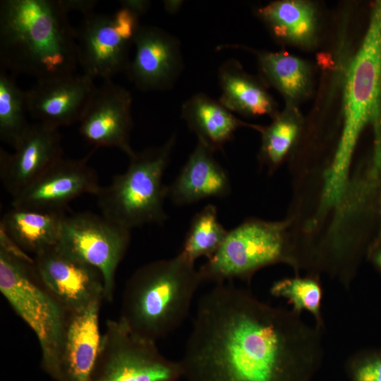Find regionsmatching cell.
Here are the masks:
<instances>
[{
	"mask_svg": "<svg viewBox=\"0 0 381 381\" xmlns=\"http://www.w3.org/2000/svg\"><path fill=\"white\" fill-rule=\"evenodd\" d=\"M213 153L198 142L176 179L168 186L167 197L173 203L189 205L229 195L230 179Z\"/></svg>",
	"mask_w": 381,
	"mask_h": 381,
	"instance_id": "obj_18",
	"label": "cell"
},
{
	"mask_svg": "<svg viewBox=\"0 0 381 381\" xmlns=\"http://www.w3.org/2000/svg\"><path fill=\"white\" fill-rule=\"evenodd\" d=\"M228 231L219 222L215 205H205L192 219L181 253L195 262L211 258L222 245Z\"/></svg>",
	"mask_w": 381,
	"mask_h": 381,
	"instance_id": "obj_24",
	"label": "cell"
},
{
	"mask_svg": "<svg viewBox=\"0 0 381 381\" xmlns=\"http://www.w3.org/2000/svg\"><path fill=\"white\" fill-rule=\"evenodd\" d=\"M381 102V0L371 11L363 42L351 62L344 89V127L325 188L341 193L358 137L377 119Z\"/></svg>",
	"mask_w": 381,
	"mask_h": 381,
	"instance_id": "obj_4",
	"label": "cell"
},
{
	"mask_svg": "<svg viewBox=\"0 0 381 381\" xmlns=\"http://www.w3.org/2000/svg\"><path fill=\"white\" fill-rule=\"evenodd\" d=\"M92 151L79 159H64L53 164L17 196L12 207L64 212L74 199L85 194L97 195L102 186L87 161Z\"/></svg>",
	"mask_w": 381,
	"mask_h": 381,
	"instance_id": "obj_11",
	"label": "cell"
},
{
	"mask_svg": "<svg viewBox=\"0 0 381 381\" xmlns=\"http://www.w3.org/2000/svg\"><path fill=\"white\" fill-rule=\"evenodd\" d=\"M322 330L301 314L219 283L198 300L179 362L186 381H312Z\"/></svg>",
	"mask_w": 381,
	"mask_h": 381,
	"instance_id": "obj_1",
	"label": "cell"
},
{
	"mask_svg": "<svg viewBox=\"0 0 381 381\" xmlns=\"http://www.w3.org/2000/svg\"><path fill=\"white\" fill-rule=\"evenodd\" d=\"M181 117L193 132L198 142L213 152L222 150L233 139L236 130L248 125L234 116L219 100L198 92L182 104Z\"/></svg>",
	"mask_w": 381,
	"mask_h": 381,
	"instance_id": "obj_19",
	"label": "cell"
},
{
	"mask_svg": "<svg viewBox=\"0 0 381 381\" xmlns=\"http://www.w3.org/2000/svg\"><path fill=\"white\" fill-rule=\"evenodd\" d=\"M202 282L195 262L181 253L147 263L126 282L119 319L135 334L157 342L186 320Z\"/></svg>",
	"mask_w": 381,
	"mask_h": 381,
	"instance_id": "obj_3",
	"label": "cell"
},
{
	"mask_svg": "<svg viewBox=\"0 0 381 381\" xmlns=\"http://www.w3.org/2000/svg\"><path fill=\"white\" fill-rule=\"evenodd\" d=\"M183 2L181 0H165L163 1V4L165 11L168 13L175 14L180 10Z\"/></svg>",
	"mask_w": 381,
	"mask_h": 381,
	"instance_id": "obj_33",
	"label": "cell"
},
{
	"mask_svg": "<svg viewBox=\"0 0 381 381\" xmlns=\"http://www.w3.org/2000/svg\"><path fill=\"white\" fill-rule=\"evenodd\" d=\"M135 55L126 72L142 91L171 89L183 68L181 43L167 31L141 25L133 40Z\"/></svg>",
	"mask_w": 381,
	"mask_h": 381,
	"instance_id": "obj_13",
	"label": "cell"
},
{
	"mask_svg": "<svg viewBox=\"0 0 381 381\" xmlns=\"http://www.w3.org/2000/svg\"><path fill=\"white\" fill-rule=\"evenodd\" d=\"M270 292L274 297L286 299L294 312L301 314L303 310L308 311L313 316L315 325L325 328L322 313L323 289L318 275L282 279L273 283Z\"/></svg>",
	"mask_w": 381,
	"mask_h": 381,
	"instance_id": "obj_27",
	"label": "cell"
},
{
	"mask_svg": "<svg viewBox=\"0 0 381 381\" xmlns=\"http://www.w3.org/2000/svg\"><path fill=\"white\" fill-rule=\"evenodd\" d=\"M156 343L120 319L108 320L91 381H178L183 377L179 361L164 356Z\"/></svg>",
	"mask_w": 381,
	"mask_h": 381,
	"instance_id": "obj_8",
	"label": "cell"
},
{
	"mask_svg": "<svg viewBox=\"0 0 381 381\" xmlns=\"http://www.w3.org/2000/svg\"><path fill=\"white\" fill-rule=\"evenodd\" d=\"M79 66L92 78L111 80L126 71L131 43L116 31L111 16L92 13L75 30Z\"/></svg>",
	"mask_w": 381,
	"mask_h": 381,
	"instance_id": "obj_16",
	"label": "cell"
},
{
	"mask_svg": "<svg viewBox=\"0 0 381 381\" xmlns=\"http://www.w3.org/2000/svg\"><path fill=\"white\" fill-rule=\"evenodd\" d=\"M131 239V230L90 212L66 215L58 246L97 269L102 274L104 299L111 301L117 267Z\"/></svg>",
	"mask_w": 381,
	"mask_h": 381,
	"instance_id": "obj_9",
	"label": "cell"
},
{
	"mask_svg": "<svg viewBox=\"0 0 381 381\" xmlns=\"http://www.w3.org/2000/svg\"><path fill=\"white\" fill-rule=\"evenodd\" d=\"M172 135L163 145L133 151L129 164L97 194L102 214L115 224L131 230L150 224H162L167 215L164 202L168 186L163 175L175 145Z\"/></svg>",
	"mask_w": 381,
	"mask_h": 381,
	"instance_id": "obj_5",
	"label": "cell"
},
{
	"mask_svg": "<svg viewBox=\"0 0 381 381\" xmlns=\"http://www.w3.org/2000/svg\"><path fill=\"white\" fill-rule=\"evenodd\" d=\"M62 8L68 14L71 11L82 13L84 16L94 13L98 1L95 0H59Z\"/></svg>",
	"mask_w": 381,
	"mask_h": 381,
	"instance_id": "obj_30",
	"label": "cell"
},
{
	"mask_svg": "<svg viewBox=\"0 0 381 381\" xmlns=\"http://www.w3.org/2000/svg\"><path fill=\"white\" fill-rule=\"evenodd\" d=\"M258 15L277 39L302 46H309L314 42L315 11L309 2L275 1L259 8Z\"/></svg>",
	"mask_w": 381,
	"mask_h": 381,
	"instance_id": "obj_22",
	"label": "cell"
},
{
	"mask_svg": "<svg viewBox=\"0 0 381 381\" xmlns=\"http://www.w3.org/2000/svg\"><path fill=\"white\" fill-rule=\"evenodd\" d=\"M121 6L128 8L140 17L150 8L151 1L148 0H121Z\"/></svg>",
	"mask_w": 381,
	"mask_h": 381,
	"instance_id": "obj_31",
	"label": "cell"
},
{
	"mask_svg": "<svg viewBox=\"0 0 381 381\" xmlns=\"http://www.w3.org/2000/svg\"><path fill=\"white\" fill-rule=\"evenodd\" d=\"M25 91L5 69L0 71V138L13 147L28 128Z\"/></svg>",
	"mask_w": 381,
	"mask_h": 381,
	"instance_id": "obj_26",
	"label": "cell"
},
{
	"mask_svg": "<svg viewBox=\"0 0 381 381\" xmlns=\"http://www.w3.org/2000/svg\"><path fill=\"white\" fill-rule=\"evenodd\" d=\"M300 129L298 112L288 107L277 113L267 126H259L262 135L260 159L270 170H274L284 159Z\"/></svg>",
	"mask_w": 381,
	"mask_h": 381,
	"instance_id": "obj_25",
	"label": "cell"
},
{
	"mask_svg": "<svg viewBox=\"0 0 381 381\" xmlns=\"http://www.w3.org/2000/svg\"><path fill=\"white\" fill-rule=\"evenodd\" d=\"M289 225L288 220L249 219L229 230L217 253L198 269L202 281H250L257 271L277 263L292 266L298 274L300 256L288 235Z\"/></svg>",
	"mask_w": 381,
	"mask_h": 381,
	"instance_id": "obj_7",
	"label": "cell"
},
{
	"mask_svg": "<svg viewBox=\"0 0 381 381\" xmlns=\"http://www.w3.org/2000/svg\"><path fill=\"white\" fill-rule=\"evenodd\" d=\"M221 95L218 100L231 112L247 116L277 114L274 101L265 88L246 73L235 59L225 61L218 70Z\"/></svg>",
	"mask_w": 381,
	"mask_h": 381,
	"instance_id": "obj_21",
	"label": "cell"
},
{
	"mask_svg": "<svg viewBox=\"0 0 381 381\" xmlns=\"http://www.w3.org/2000/svg\"><path fill=\"white\" fill-rule=\"evenodd\" d=\"M96 87L84 73L37 80L25 91L28 114L56 129L79 123Z\"/></svg>",
	"mask_w": 381,
	"mask_h": 381,
	"instance_id": "obj_15",
	"label": "cell"
},
{
	"mask_svg": "<svg viewBox=\"0 0 381 381\" xmlns=\"http://www.w3.org/2000/svg\"><path fill=\"white\" fill-rule=\"evenodd\" d=\"M368 254L373 265L381 273V243Z\"/></svg>",
	"mask_w": 381,
	"mask_h": 381,
	"instance_id": "obj_32",
	"label": "cell"
},
{
	"mask_svg": "<svg viewBox=\"0 0 381 381\" xmlns=\"http://www.w3.org/2000/svg\"><path fill=\"white\" fill-rule=\"evenodd\" d=\"M349 381H381V348L360 350L345 363Z\"/></svg>",
	"mask_w": 381,
	"mask_h": 381,
	"instance_id": "obj_28",
	"label": "cell"
},
{
	"mask_svg": "<svg viewBox=\"0 0 381 381\" xmlns=\"http://www.w3.org/2000/svg\"><path fill=\"white\" fill-rule=\"evenodd\" d=\"M139 18L131 11L121 6L111 16L116 31L131 44H133L134 38L141 25Z\"/></svg>",
	"mask_w": 381,
	"mask_h": 381,
	"instance_id": "obj_29",
	"label": "cell"
},
{
	"mask_svg": "<svg viewBox=\"0 0 381 381\" xmlns=\"http://www.w3.org/2000/svg\"><path fill=\"white\" fill-rule=\"evenodd\" d=\"M65 216L64 212L12 207L1 218L0 231L35 256L58 245Z\"/></svg>",
	"mask_w": 381,
	"mask_h": 381,
	"instance_id": "obj_20",
	"label": "cell"
},
{
	"mask_svg": "<svg viewBox=\"0 0 381 381\" xmlns=\"http://www.w3.org/2000/svg\"><path fill=\"white\" fill-rule=\"evenodd\" d=\"M33 259L41 282L68 312L80 310L104 299L101 272L58 245Z\"/></svg>",
	"mask_w": 381,
	"mask_h": 381,
	"instance_id": "obj_10",
	"label": "cell"
},
{
	"mask_svg": "<svg viewBox=\"0 0 381 381\" xmlns=\"http://www.w3.org/2000/svg\"><path fill=\"white\" fill-rule=\"evenodd\" d=\"M9 153L0 150V178L14 198L63 158L56 128L42 123L30 124Z\"/></svg>",
	"mask_w": 381,
	"mask_h": 381,
	"instance_id": "obj_14",
	"label": "cell"
},
{
	"mask_svg": "<svg viewBox=\"0 0 381 381\" xmlns=\"http://www.w3.org/2000/svg\"><path fill=\"white\" fill-rule=\"evenodd\" d=\"M0 61L37 80L75 74V30L59 0L0 1Z\"/></svg>",
	"mask_w": 381,
	"mask_h": 381,
	"instance_id": "obj_2",
	"label": "cell"
},
{
	"mask_svg": "<svg viewBox=\"0 0 381 381\" xmlns=\"http://www.w3.org/2000/svg\"><path fill=\"white\" fill-rule=\"evenodd\" d=\"M258 59L263 78L289 102L308 93L310 71L303 60L282 52H262Z\"/></svg>",
	"mask_w": 381,
	"mask_h": 381,
	"instance_id": "obj_23",
	"label": "cell"
},
{
	"mask_svg": "<svg viewBox=\"0 0 381 381\" xmlns=\"http://www.w3.org/2000/svg\"><path fill=\"white\" fill-rule=\"evenodd\" d=\"M0 291L38 339L42 368L60 380L59 360L68 311L41 282L34 259L0 248Z\"/></svg>",
	"mask_w": 381,
	"mask_h": 381,
	"instance_id": "obj_6",
	"label": "cell"
},
{
	"mask_svg": "<svg viewBox=\"0 0 381 381\" xmlns=\"http://www.w3.org/2000/svg\"><path fill=\"white\" fill-rule=\"evenodd\" d=\"M100 301L68 312L60 353L59 381H91L98 359Z\"/></svg>",
	"mask_w": 381,
	"mask_h": 381,
	"instance_id": "obj_17",
	"label": "cell"
},
{
	"mask_svg": "<svg viewBox=\"0 0 381 381\" xmlns=\"http://www.w3.org/2000/svg\"><path fill=\"white\" fill-rule=\"evenodd\" d=\"M132 97L125 87L111 80L96 87L79 122V132L94 146L117 147L128 156L134 150L130 145L133 128Z\"/></svg>",
	"mask_w": 381,
	"mask_h": 381,
	"instance_id": "obj_12",
	"label": "cell"
},
{
	"mask_svg": "<svg viewBox=\"0 0 381 381\" xmlns=\"http://www.w3.org/2000/svg\"><path fill=\"white\" fill-rule=\"evenodd\" d=\"M380 231L378 232L377 237L376 238V239L373 242L372 246L370 248L369 252L371 251L373 249H374L375 247H377L381 243V199H380Z\"/></svg>",
	"mask_w": 381,
	"mask_h": 381,
	"instance_id": "obj_34",
	"label": "cell"
}]
</instances>
